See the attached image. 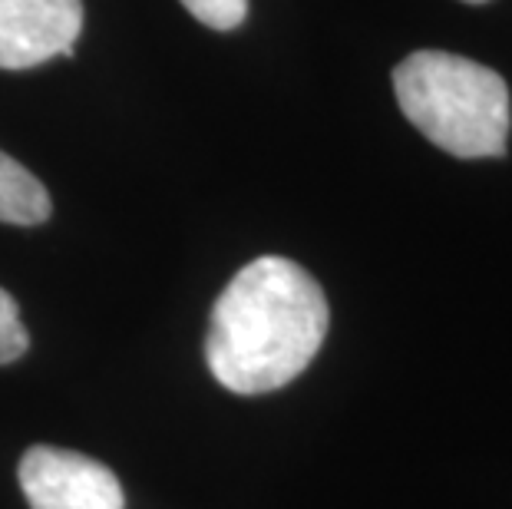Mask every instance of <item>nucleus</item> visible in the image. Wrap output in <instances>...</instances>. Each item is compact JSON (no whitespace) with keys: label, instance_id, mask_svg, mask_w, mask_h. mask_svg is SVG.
I'll return each instance as SVG.
<instances>
[{"label":"nucleus","instance_id":"1","mask_svg":"<svg viewBox=\"0 0 512 509\" xmlns=\"http://www.w3.org/2000/svg\"><path fill=\"white\" fill-rule=\"evenodd\" d=\"M331 308L298 262L261 255L228 281L209 318L205 364L232 394H268L291 384L328 338Z\"/></svg>","mask_w":512,"mask_h":509},{"label":"nucleus","instance_id":"2","mask_svg":"<svg viewBox=\"0 0 512 509\" xmlns=\"http://www.w3.org/2000/svg\"><path fill=\"white\" fill-rule=\"evenodd\" d=\"M403 116L456 159L506 156L512 106L509 86L496 70L460 53L417 50L394 70Z\"/></svg>","mask_w":512,"mask_h":509},{"label":"nucleus","instance_id":"3","mask_svg":"<svg viewBox=\"0 0 512 509\" xmlns=\"http://www.w3.org/2000/svg\"><path fill=\"white\" fill-rule=\"evenodd\" d=\"M17 473L30 509H126L116 473L86 453L30 447Z\"/></svg>","mask_w":512,"mask_h":509},{"label":"nucleus","instance_id":"4","mask_svg":"<svg viewBox=\"0 0 512 509\" xmlns=\"http://www.w3.org/2000/svg\"><path fill=\"white\" fill-rule=\"evenodd\" d=\"M83 0H0V70H30L73 57Z\"/></svg>","mask_w":512,"mask_h":509},{"label":"nucleus","instance_id":"5","mask_svg":"<svg viewBox=\"0 0 512 509\" xmlns=\"http://www.w3.org/2000/svg\"><path fill=\"white\" fill-rule=\"evenodd\" d=\"M53 212L47 186L20 166L17 159L0 153V222L7 225H40Z\"/></svg>","mask_w":512,"mask_h":509},{"label":"nucleus","instance_id":"6","mask_svg":"<svg viewBox=\"0 0 512 509\" xmlns=\"http://www.w3.org/2000/svg\"><path fill=\"white\" fill-rule=\"evenodd\" d=\"M199 24L212 30H235L245 24L248 0H179Z\"/></svg>","mask_w":512,"mask_h":509},{"label":"nucleus","instance_id":"7","mask_svg":"<svg viewBox=\"0 0 512 509\" xmlns=\"http://www.w3.org/2000/svg\"><path fill=\"white\" fill-rule=\"evenodd\" d=\"M30 348L27 328L20 321V308L17 301L0 288V364H10L17 357H24Z\"/></svg>","mask_w":512,"mask_h":509},{"label":"nucleus","instance_id":"8","mask_svg":"<svg viewBox=\"0 0 512 509\" xmlns=\"http://www.w3.org/2000/svg\"><path fill=\"white\" fill-rule=\"evenodd\" d=\"M463 4H486V0H463Z\"/></svg>","mask_w":512,"mask_h":509}]
</instances>
